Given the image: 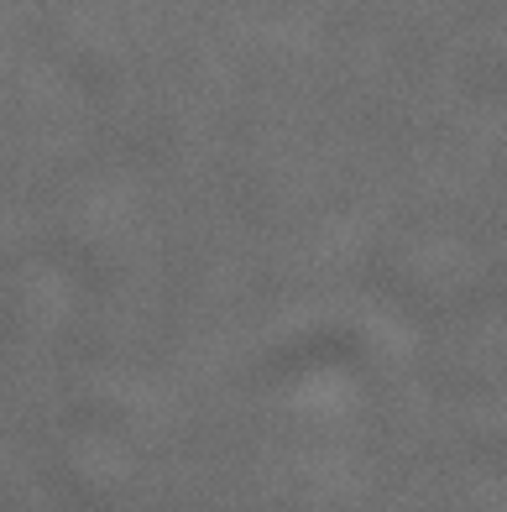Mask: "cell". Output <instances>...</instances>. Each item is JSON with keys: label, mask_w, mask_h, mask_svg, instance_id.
<instances>
[]
</instances>
